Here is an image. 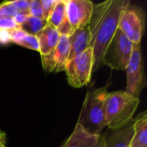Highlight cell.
Returning a JSON list of instances; mask_svg holds the SVG:
<instances>
[{"label":"cell","mask_w":147,"mask_h":147,"mask_svg":"<svg viewBox=\"0 0 147 147\" xmlns=\"http://www.w3.org/2000/svg\"><path fill=\"white\" fill-rule=\"evenodd\" d=\"M17 13L10 1H6L0 3V19L13 18Z\"/></svg>","instance_id":"ac0fdd59"},{"label":"cell","mask_w":147,"mask_h":147,"mask_svg":"<svg viewBox=\"0 0 147 147\" xmlns=\"http://www.w3.org/2000/svg\"><path fill=\"white\" fill-rule=\"evenodd\" d=\"M134 120L116 130H111L103 136V147H131L134 137Z\"/></svg>","instance_id":"30bf717a"},{"label":"cell","mask_w":147,"mask_h":147,"mask_svg":"<svg viewBox=\"0 0 147 147\" xmlns=\"http://www.w3.org/2000/svg\"><path fill=\"white\" fill-rule=\"evenodd\" d=\"M8 43H10L9 31L0 30V44L5 45V44H8Z\"/></svg>","instance_id":"484cf974"},{"label":"cell","mask_w":147,"mask_h":147,"mask_svg":"<svg viewBox=\"0 0 147 147\" xmlns=\"http://www.w3.org/2000/svg\"><path fill=\"white\" fill-rule=\"evenodd\" d=\"M41 60H42V65L43 68L47 71H53L55 69V60L53 57V52L47 55L41 56Z\"/></svg>","instance_id":"ffe728a7"},{"label":"cell","mask_w":147,"mask_h":147,"mask_svg":"<svg viewBox=\"0 0 147 147\" xmlns=\"http://www.w3.org/2000/svg\"><path fill=\"white\" fill-rule=\"evenodd\" d=\"M19 26L16 23L13 18H3L0 19V30L9 31L18 28Z\"/></svg>","instance_id":"603a6c76"},{"label":"cell","mask_w":147,"mask_h":147,"mask_svg":"<svg viewBox=\"0 0 147 147\" xmlns=\"http://www.w3.org/2000/svg\"><path fill=\"white\" fill-rule=\"evenodd\" d=\"M134 130L131 147H147L146 112H143L134 120Z\"/></svg>","instance_id":"9a60e30c"},{"label":"cell","mask_w":147,"mask_h":147,"mask_svg":"<svg viewBox=\"0 0 147 147\" xmlns=\"http://www.w3.org/2000/svg\"><path fill=\"white\" fill-rule=\"evenodd\" d=\"M126 71L127 88L125 91L135 98H140L142 90L146 85L141 44L134 45L133 53Z\"/></svg>","instance_id":"52a82bcc"},{"label":"cell","mask_w":147,"mask_h":147,"mask_svg":"<svg viewBox=\"0 0 147 147\" xmlns=\"http://www.w3.org/2000/svg\"><path fill=\"white\" fill-rule=\"evenodd\" d=\"M70 53L68 61L78 54L90 48V31L89 27H84L75 29L69 36Z\"/></svg>","instance_id":"7c38bea8"},{"label":"cell","mask_w":147,"mask_h":147,"mask_svg":"<svg viewBox=\"0 0 147 147\" xmlns=\"http://www.w3.org/2000/svg\"><path fill=\"white\" fill-rule=\"evenodd\" d=\"M66 19V0H57L47 22L56 28Z\"/></svg>","instance_id":"2e32d148"},{"label":"cell","mask_w":147,"mask_h":147,"mask_svg":"<svg viewBox=\"0 0 147 147\" xmlns=\"http://www.w3.org/2000/svg\"><path fill=\"white\" fill-rule=\"evenodd\" d=\"M5 142H6V135L3 133L0 132V146H4Z\"/></svg>","instance_id":"4316f807"},{"label":"cell","mask_w":147,"mask_h":147,"mask_svg":"<svg viewBox=\"0 0 147 147\" xmlns=\"http://www.w3.org/2000/svg\"><path fill=\"white\" fill-rule=\"evenodd\" d=\"M109 85V84L102 88L90 89L85 96L78 124L90 134L102 135L107 127L104 102Z\"/></svg>","instance_id":"7a4b0ae2"},{"label":"cell","mask_w":147,"mask_h":147,"mask_svg":"<svg viewBox=\"0 0 147 147\" xmlns=\"http://www.w3.org/2000/svg\"><path fill=\"white\" fill-rule=\"evenodd\" d=\"M133 49L134 44L118 28L104 53L102 65H108L112 70H126Z\"/></svg>","instance_id":"277c9868"},{"label":"cell","mask_w":147,"mask_h":147,"mask_svg":"<svg viewBox=\"0 0 147 147\" xmlns=\"http://www.w3.org/2000/svg\"><path fill=\"white\" fill-rule=\"evenodd\" d=\"M70 53V40L69 37L65 35H60L59 42L53 50V57L55 60L54 71L59 72L65 71V65L68 62Z\"/></svg>","instance_id":"4fadbf2b"},{"label":"cell","mask_w":147,"mask_h":147,"mask_svg":"<svg viewBox=\"0 0 147 147\" xmlns=\"http://www.w3.org/2000/svg\"><path fill=\"white\" fill-rule=\"evenodd\" d=\"M17 12H22L29 15V5L30 1L28 0H14L10 1Z\"/></svg>","instance_id":"44dd1931"},{"label":"cell","mask_w":147,"mask_h":147,"mask_svg":"<svg viewBox=\"0 0 147 147\" xmlns=\"http://www.w3.org/2000/svg\"><path fill=\"white\" fill-rule=\"evenodd\" d=\"M146 27V13L138 6L129 5L121 14L118 28L134 44H141Z\"/></svg>","instance_id":"8992f818"},{"label":"cell","mask_w":147,"mask_h":147,"mask_svg":"<svg viewBox=\"0 0 147 147\" xmlns=\"http://www.w3.org/2000/svg\"><path fill=\"white\" fill-rule=\"evenodd\" d=\"M47 23V22L44 19H40L28 16L27 21L22 26H20V28L27 34L36 35L40 31H41L44 28Z\"/></svg>","instance_id":"e0dca14e"},{"label":"cell","mask_w":147,"mask_h":147,"mask_svg":"<svg viewBox=\"0 0 147 147\" xmlns=\"http://www.w3.org/2000/svg\"><path fill=\"white\" fill-rule=\"evenodd\" d=\"M56 2H57V0H40L44 20H46V21L47 20L54 5L56 4Z\"/></svg>","instance_id":"7402d4cb"},{"label":"cell","mask_w":147,"mask_h":147,"mask_svg":"<svg viewBox=\"0 0 147 147\" xmlns=\"http://www.w3.org/2000/svg\"><path fill=\"white\" fill-rule=\"evenodd\" d=\"M139 104L140 98H135L126 91L108 92L104 102L107 127L110 130H116L129 123L134 120Z\"/></svg>","instance_id":"3957f363"},{"label":"cell","mask_w":147,"mask_h":147,"mask_svg":"<svg viewBox=\"0 0 147 147\" xmlns=\"http://www.w3.org/2000/svg\"><path fill=\"white\" fill-rule=\"evenodd\" d=\"M29 15L26 14V13H22V12H17L15 16L13 17L14 21L16 22V23L20 27L22 26L26 21H27V18Z\"/></svg>","instance_id":"d4e9b609"},{"label":"cell","mask_w":147,"mask_h":147,"mask_svg":"<svg viewBox=\"0 0 147 147\" xmlns=\"http://www.w3.org/2000/svg\"><path fill=\"white\" fill-rule=\"evenodd\" d=\"M35 36L37 37L39 41V52L40 53V56H44L53 52L59 42L60 34H59L55 27L49 23H47L44 28L40 31Z\"/></svg>","instance_id":"8fae6325"},{"label":"cell","mask_w":147,"mask_h":147,"mask_svg":"<svg viewBox=\"0 0 147 147\" xmlns=\"http://www.w3.org/2000/svg\"><path fill=\"white\" fill-rule=\"evenodd\" d=\"M0 147H5V146H0Z\"/></svg>","instance_id":"83f0119b"},{"label":"cell","mask_w":147,"mask_h":147,"mask_svg":"<svg viewBox=\"0 0 147 147\" xmlns=\"http://www.w3.org/2000/svg\"><path fill=\"white\" fill-rule=\"evenodd\" d=\"M130 4L129 0H106L94 4L88 24L90 47L93 52V72L102 66V57L118 29L120 17Z\"/></svg>","instance_id":"6da1fadb"},{"label":"cell","mask_w":147,"mask_h":147,"mask_svg":"<svg viewBox=\"0 0 147 147\" xmlns=\"http://www.w3.org/2000/svg\"><path fill=\"white\" fill-rule=\"evenodd\" d=\"M57 30H58V32H59V34H60V35H65V36H70L72 33H73V31H74V29H73V28L71 27V25L69 23V22L67 21V19H65L58 28H57Z\"/></svg>","instance_id":"cb8c5ba5"},{"label":"cell","mask_w":147,"mask_h":147,"mask_svg":"<svg viewBox=\"0 0 147 147\" xmlns=\"http://www.w3.org/2000/svg\"><path fill=\"white\" fill-rule=\"evenodd\" d=\"M10 42L21 46L22 47L38 51L39 52V41L35 35H32L24 32L20 27L9 31Z\"/></svg>","instance_id":"5bb4252c"},{"label":"cell","mask_w":147,"mask_h":147,"mask_svg":"<svg viewBox=\"0 0 147 147\" xmlns=\"http://www.w3.org/2000/svg\"><path fill=\"white\" fill-rule=\"evenodd\" d=\"M93 9L89 0H66V19L74 30L88 26Z\"/></svg>","instance_id":"ba28073f"},{"label":"cell","mask_w":147,"mask_h":147,"mask_svg":"<svg viewBox=\"0 0 147 147\" xmlns=\"http://www.w3.org/2000/svg\"><path fill=\"white\" fill-rule=\"evenodd\" d=\"M104 140L102 135H93L86 132L77 123L72 134L62 147H103Z\"/></svg>","instance_id":"9c48e42d"},{"label":"cell","mask_w":147,"mask_h":147,"mask_svg":"<svg viewBox=\"0 0 147 147\" xmlns=\"http://www.w3.org/2000/svg\"><path fill=\"white\" fill-rule=\"evenodd\" d=\"M71 86L81 88L87 85L93 73V52L90 47L82 53L70 59L65 69Z\"/></svg>","instance_id":"5b68a950"},{"label":"cell","mask_w":147,"mask_h":147,"mask_svg":"<svg viewBox=\"0 0 147 147\" xmlns=\"http://www.w3.org/2000/svg\"><path fill=\"white\" fill-rule=\"evenodd\" d=\"M29 16L36 17V18H40V19H44L40 0H30Z\"/></svg>","instance_id":"d6986e66"}]
</instances>
